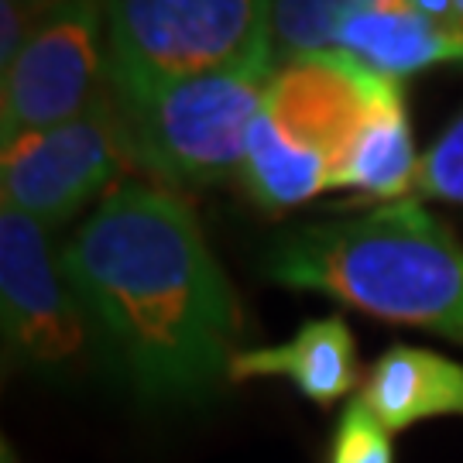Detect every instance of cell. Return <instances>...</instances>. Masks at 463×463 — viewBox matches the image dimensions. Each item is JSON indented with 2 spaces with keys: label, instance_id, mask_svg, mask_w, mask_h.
Masks as SVG:
<instances>
[{
  "label": "cell",
  "instance_id": "obj_1",
  "mask_svg": "<svg viewBox=\"0 0 463 463\" xmlns=\"http://www.w3.org/2000/svg\"><path fill=\"white\" fill-rule=\"evenodd\" d=\"M59 258L99 347L145 402L196 405L231 374L241 302L172 189L120 183Z\"/></svg>",
  "mask_w": 463,
  "mask_h": 463
},
{
  "label": "cell",
  "instance_id": "obj_2",
  "mask_svg": "<svg viewBox=\"0 0 463 463\" xmlns=\"http://www.w3.org/2000/svg\"><path fill=\"white\" fill-rule=\"evenodd\" d=\"M261 271L463 347V241L419 199L288 227L265 248Z\"/></svg>",
  "mask_w": 463,
  "mask_h": 463
},
{
  "label": "cell",
  "instance_id": "obj_3",
  "mask_svg": "<svg viewBox=\"0 0 463 463\" xmlns=\"http://www.w3.org/2000/svg\"><path fill=\"white\" fill-rule=\"evenodd\" d=\"M392 83L347 52L281 62L248 131L244 193L268 213H281L340 189L350 151Z\"/></svg>",
  "mask_w": 463,
  "mask_h": 463
},
{
  "label": "cell",
  "instance_id": "obj_4",
  "mask_svg": "<svg viewBox=\"0 0 463 463\" xmlns=\"http://www.w3.org/2000/svg\"><path fill=\"white\" fill-rule=\"evenodd\" d=\"M275 69V59L193 76L107 66V99L131 165L145 168L162 189H210L241 179L248 131Z\"/></svg>",
  "mask_w": 463,
  "mask_h": 463
},
{
  "label": "cell",
  "instance_id": "obj_5",
  "mask_svg": "<svg viewBox=\"0 0 463 463\" xmlns=\"http://www.w3.org/2000/svg\"><path fill=\"white\" fill-rule=\"evenodd\" d=\"M107 66L193 76L275 59L271 0H99Z\"/></svg>",
  "mask_w": 463,
  "mask_h": 463
},
{
  "label": "cell",
  "instance_id": "obj_6",
  "mask_svg": "<svg viewBox=\"0 0 463 463\" xmlns=\"http://www.w3.org/2000/svg\"><path fill=\"white\" fill-rule=\"evenodd\" d=\"M0 330L7 361L45 381H72L97 340L49 227L0 210Z\"/></svg>",
  "mask_w": 463,
  "mask_h": 463
},
{
  "label": "cell",
  "instance_id": "obj_7",
  "mask_svg": "<svg viewBox=\"0 0 463 463\" xmlns=\"http://www.w3.org/2000/svg\"><path fill=\"white\" fill-rule=\"evenodd\" d=\"M99 0H49L17 59L0 72V141L69 124L93 110L107 83Z\"/></svg>",
  "mask_w": 463,
  "mask_h": 463
},
{
  "label": "cell",
  "instance_id": "obj_8",
  "mask_svg": "<svg viewBox=\"0 0 463 463\" xmlns=\"http://www.w3.org/2000/svg\"><path fill=\"white\" fill-rule=\"evenodd\" d=\"M128 165L131 158L114 107L103 93V99L83 117L4 145V206L52 231L83 213L90 203H103L120 185L117 179Z\"/></svg>",
  "mask_w": 463,
  "mask_h": 463
},
{
  "label": "cell",
  "instance_id": "obj_9",
  "mask_svg": "<svg viewBox=\"0 0 463 463\" xmlns=\"http://www.w3.org/2000/svg\"><path fill=\"white\" fill-rule=\"evenodd\" d=\"M254 378H281L316 405H333L347 398L361 378L354 330L344 323V316H319L306 319L281 344L237 350L227 381Z\"/></svg>",
  "mask_w": 463,
  "mask_h": 463
},
{
  "label": "cell",
  "instance_id": "obj_10",
  "mask_svg": "<svg viewBox=\"0 0 463 463\" xmlns=\"http://www.w3.org/2000/svg\"><path fill=\"white\" fill-rule=\"evenodd\" d=\"M333 52H347L392 80L432 66H463L460 34L439 28L409 0H367L340 24Z\"/></svg>",
  "mask_w": 463,
  "mask_h": 463
},
{
  "label": "cell",
  "instance_id": "obj_11",
  "mask_svg": "<svg viewBox=\"0 0 463 463\" xmlns=\"http://www.w3.org/2000/svg\"><path fill=\"white\" fill-rule=\"evenodd\" d=\"M361 402L388 432L443 415L463 419V364L436 350L392 344L367 371Z\"/></svg>",
  "mask_w": 463,
  "mask_h": 463
},
{
  "label": "cell",
  "instance_id": "obj_12",
  "mask_svg": "<svg viewBox=\"0 0 463 463\" xmlns=\"http://www.w3.org/2000/svg\"><path fill=\"white\" fill-rule=\"evenodd\" d=\"M419 155L412 141V120L405 107L402 80L384 90L381 103L350 151V162L340 175V189L361 193L364 199L398 203L412 193Z\"/></svg>",
  "mask_w": 463,
  "mask_h": 463
},
{
  "label": "cell",
  "instance_id": "obj_13",
  "mask_svg": "<svg viewBox=\"0 0 463 463\" xmlns=\"http://www.w3.org/2000/svg\"><path fill=\"white\" fill-rule=\"evenodd\" d=\"M367 0H271V49L275 62L333 52L336 32Z\"/></svg>",
  "mask_w": 463,
  "mask_h": 463
},
{
  "label": "cell",
  "instance_id": "obj_14",
  "mask_svg": "<svg viewBox=\"0 0 463 463\" xmlns=\"http://www.w3.org/2000/svg\"><path fill=\"white\" fill-rule=\"evenodd\" d=\"M326 463H395L392 432L381 426V419L361 398H354L336 419Z\"/></svg>",
  "mask_w": 463,
  "mask_h": 463
},
{
  "label": "cell",
  "instance_id": "obj_15",
  "mask_svg": "<svg viewBox=\"0 0 463 463\" xmlns=\"http://www.w3.org/2000/svg\"><path fill=\"white\" fill-rule=\"evenodd\" d=\"M412 193L419 199L463 206V114L449 120L447 131L432 141L426 155H419Z\"/></svg>",
  "mask_w": 463,
  "mask_h": 463
},
{
  "label": "cell",
  "instance_id": "obj_16",
  "mask_svg": "<svg viewBox=\"0 0 463 463\" xmlns=\"http://www.w3.org/2000/svg\"><path fill=\"white\" fill-rule=\"evenodd\" d=\"M0 4H45V0H0Z\"/></svg>",
  "mask_w": 463,
  "mask_h": 463
},
{
  "label": "cell",
  "instance_id": "obj_17",
  "mask_svg": "<svg viewBox=\"0 0 463 463\" xmlns=\"http://www.w3.org/2000/svg\"><path fill=\"white\" fill-rule=\"evenodd\" d=\"M457 11H460V21H463V0H457Z\"/></svg>",
  "mask_w": 463,
  "mask_h": 463
}]
</instances>
